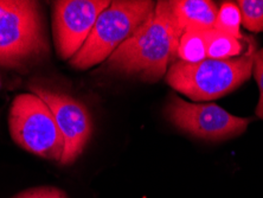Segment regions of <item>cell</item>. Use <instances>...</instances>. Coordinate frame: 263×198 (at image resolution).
Segmentation results:
<instances>
[{
	"label": "cell",
	"instance_id": "1",
	"mask_svg": "<svg viewBox=\"0 0 263 198\" xmlns=\"http://www.w3.org/2000/svg\"><path fill=\"white\" fill-rule=\"evenodd\" d=\"M180 37L170 2H158L149 18L108 57V67L154 82L177 62Z\"/></svg>",
	"mask_w": 263,
	"mask_h": 198
},
{
	"label": "cell",
	"instance_id": "2",
	"mask_svg": "<svg viewBox=\"0 0 263 198\" xmlns=\"http://www.w3.org/2000/svg\"><path fill=\"white\" fill-rule=\"evenodd\" d=\"M248 48L241 57L206 60L198 63L177 61L166 73V82L193 101L215 100L234 92L250 79L256 41L247 36Z\"/></svg>",
	"mask_w": 263,
	"mask_h": 198
},
{
	"label": "cell",
	"instance_id": "3",
	"mask_svg": "<svg viewBox=\"0 0 263 198\" xmlns=\"http://www.w3.org/2000/svg\"><path fill=\"white\" fill-rule=\"evenodd\" d=\"M156 9L149 0L111 2L96 19L87 41L70 60L72 68L86 70L109 57L123 42L132 37Z\"/></svg>",
	"mask_w": 263,
	"mask_h": 198
},
{
	"label": "cell",
	"instance_id": "4",
	"mask_svg": "<svg viewBox=\"0 0 263 198\" xmlns=\"http://www.w3.org/2000/svg\"><path fill=\"white\" fill-rule=\"evenodd\" d=\"M49 52L40 5L25 0H0V64L19 68Z\"/></svg>",
	"mask_w": 263,
	"mask_h": 198
},
{
	"label": "cell",
	"instance_id": "5",
	"mask_svg": "<svg viewBox=\"0 0 263 198\" xmlns=\"http://www.w3.org/2000/svg\"><path fill=\"white\" fill-rule=\"evenodd\" d=\"M9 127L14 142L28 152L61 161L63 135L51 110L33 93L15 96L11 104Z\"/></svg>",
	"mask_w": 263,
	"mask_h": 198
},
{
	"label": "cell",
	"instance_id": "6",
	"mask_svg": "<svg viewBox=\"0 0 263 198\" xmlns=\"http://www.w3.org/2000/svg\"><path fill=\"white\" fill-rule=\"evenodd\" d=\"M165 114L180 131L205 140H226L242 134L250 119L239 118L215 103H190L172 95L165 108Z\"/></svg>",
	"mask_w": 263,
	"mask_h": 198
},
{
	"label": "cell",
	"instance_id": "7",
	"mask_svg": "<svg viewBox=\"0 0 263 198\" xmlns=\"http://www.w3.org/2000/svg\"><path fill=\"white\" fill-rule=\"evenodd\" d=\"M110 3L108 0H60L53 3V40L62 60H71L80 51L96 19Z\"/></svg>",
	"mask_w": 263,
	"mask_h": 198
},
{
	"label": "cell",
	"instance_id": "8",
	"mask_svg": "<svg viewBox=\"0 0 263 198\" xmlns=\"http://www.w3.org/2000/svg\"><path fill=\"white\" fill-rule=\"evenodd\" d=\"M30 89L51 110L64 139L61 163L63 165L71 164L82 153L92 133L91 116L87 107L62 92L50 91L41 85H30Z\"/></svg>",
	"mask_w": 263,
	"mask_h": 198
},
{
	"label": "cell",
	"instance_id": "9",
	"mask_svg": "<svg viewBox=\"0 0 263 198\" xmlns=\"http://www.w3.org/2000/svg\"><path fill=\"white\" fill-rule=\"evenodd\" d=\"M172 15L181 34L189 31L215 29L218 9L209 0H173L170 2Z\"/></svg>",
	"mask_w": 263,
	"mask_h": 198
},
{
	"label": "cell",
	"instance_id": "10",
	"mask_svg": "<svg viewBox=\"0 0 263 198\" xmlns=\"http://www.w3.org/2000/svg\"><path fill=\"white\" fill-rule=\"evenodd\" d=\"M243 40L212 29L208 31V58L211 60H229L237 57L245 49Z\"/></svg>",
	"mask_w": 263,
	"mask_h": 198
},
{
	"label": "cell",
	"instance_id": "11",
	"mask_svg": "<svg viewBox=\"0 0 263 198\" xmlns=\"http://www.w3.org/2000/svg\"><path fill=\"white\" fill-rule=\"evenodd\" d=\"M177 57L187 63H198L206 60L208 31H189L181 34Z\"/></svg>",
	"mask_w": 263,
	"mask_h": 198
},
{
	"label": "cell",
	"instance_id": "12",
	"mask_svg": "<svg viewBox=\"0 0 263 198\" xmlns=\"http://www.w3.org/2000/svg\"><path fill=\"white\" fill-rule=\"evenodd\" d=\"M242 24L241 11H239L237 4L226 2L223 3L218 9L217 18L215 23V30L223 32L229 36H233L238 40H243L239 26Z\"/></svg>",
	"mask_w": 263,
	"mask_h": 198
},
{
	"label": "cell",
	"instance_id": "13",
	"mask_svg": "<svg viewBox=\"0 0 263 198\" xmlns=\"http://www.w3.org/2000/svg\"><path fill=\"white\" fill-rule=\"evenodd\" d=\"M242 25L251 32H263V0H239Z\"/></svg>",
	"mask_w": 263,
	"mask_h": 198
},
{
	"label": "cell",
	"instance_id": "14",
	"mask_svg": "<svg viewBox=\"0 0 263 198\" xmlns=\"http://www.w3.org/2000/svg\"><path fill=\"white\" fill-rule=\"evenodd\" d=\"M254 75L260 87V101H258L256 108V115L260 119H263V49L258 50L255 53L254 58Z\"/></svg>",
	"mask_w": 263,
	"mask_h": 198
},
{
	"label": "cell",
	"instance_id": "15",
	"mask_svg": "<svg viewBox=\"0 0 263 198\" xmlns=\"http://www.w3.org/2000/svg\"><path fill=\"white\" fill-rule=\"evenodd\" d=\"M14 198H68L65 192L60 189L51 188V186H44V188L30 189L26 191L19 193Z\"/></svg>",
	"mask_w": 263,
	"mask_h": 198
}]
</instances>
